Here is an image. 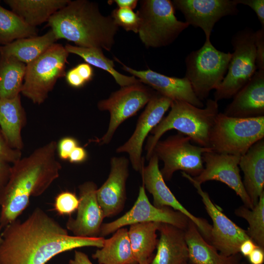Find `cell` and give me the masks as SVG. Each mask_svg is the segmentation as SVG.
Masks as SVG:
<instances>
[{"label":"cell","mask_w":264,"mask_h":264,"mask_svg":"<svg viewBox=\"0 0 264 264\" xmlns=\"http://www.w3.org/2000/svg\"><path fill=\"white\" fill-rule=\"evenodd\" d=\"M152 260H149V261H148V262H146V263H144V264H150V262H151Z\"/></svg>","instance_id":"cell-49"},{"label":"cell","mask_w":264,"mask_h":264,"mask_svg":"<svg viewBox=\"0 0 264 264\" xmlns=\"http://www.w3.org/2000/svg\"><path fill=\"white\" fill-rule=\"evenodd\" d=\"M79 200L75 193L63 191L57 195L54 210L60 216H70L78 207Z\"/></svg>","instance_id":"cell-35"},{"label":"cell","mask_w":264,"mask_h":264,"mask_svg":"<svg viewBox=\"0 0 264 264\" xmlns=\"http://www.w3.org/2000/svg\"><path fill=\"white\" fill-rule=\"evenodd\" d=\"M238 4H243L250 7L256 13L261 24L264 28V0H236Z\"/></svg>","instance_id":"cell-39"},{"label":"cell","mask_w":264,"mask_h":264,"mask_svg":"<svg viewBox=\"0 0 264 264\" xmlns=\"http://www.w3.org/2000/svg\"><path fill=\"white\" fill-rule=\"evenodd\" d=\"M78 188L79 203L77 215L75 219L71 217L68 218L66 229L75 236L98 237L105 217L97 200V186L92 181H87L79 185Z\"/></svg>","instance_id":"cell-18"},{"label":"cell","mask_w":264,"mask_h":264,"mask_svg":"<svg viewBox=\"0 0 264 264\" xmlns=\"http://www.w3.org/2000/svg\"><path fill=\"white\" fill-rule=\"evenodd\" d=\"M25 120L20 95L13 98L0 99V129L13 149L22 151L23 148L22 130Z\"/></svg>","instance_id":"cell-25"},{"label":"cell","mask_w":264,"mask_h":264,"mask_svg":"<svg viewBox=\"0 0 264 264\" xmlns=\"http://www.w3.org/2000/svg\"><path fill=\"white\" fill-rule=\"evenodd\" d=\"M87 158L86 150L83 147L78 146L71 152L68 160L72 163H80L85 161Z\"/></svg>","instance_id":"cell-42"},{"label":"cell","mask_w":264,"mask_h":264,"mask_svg":"<svg viewBox=\"0 0 264 264\" xmlns=\"http://www.w3.org/2000/svg\"><path fill=\"white\" fill-rule=\"evenodd\" d=\"M68 54L65 46L55 43L26 65L21 93L35 104L43 103L57 80L66 75Z\"/></svg>","instance_id":"cell-8"},{"label":"cell","mask_w":264,"mask_h":264,"mask_svg":"<svg viewBox=\"0 0 264 264\" xmlns=\"http://www.w3.org/2000/svg\"><path fill=\"white\" fill-rule=\"evenodd\" d=\"M264 249L259 246L255 248L247 257L251 264H263L264 262Z\"/></svg>","instance_id":"cell-44"},{"label":"cell","mask_w":264,"mask_h":264,"mask_svg":"<svg viewBox=\"0 0 264 264\" xmlns=\"http://www.w3.org/2000/svg\"><path fill=\"white\" fill-rule=\"evenodd\" d=\"M1 227H0V242L1 241Z\"/></svg>","instance_id":"cell-48"},{"label":"cell","mask_w":264,"mask_h":264,"mask_svg":"<svg viewBox=\"0 0 264 264\" xmlns=\"http://www.w3.org/2000/svg\"><path fill=\"white\" fill-rule=\"evenodd\" d=\"M57 40L50 29L42 36L20 39L0 46V56L11 57L27 65L43 54Z\"/></svg>","instance_id":"cell-27"},{"label":"cell","mask_w":264,"mask_h":264,"mask_svg":"<svg viewBox=\"0 0 264 264\" xmlns=\"http://www.w3.org/2000/svg\"><path fill=\"white\" fill-rule=\"evenodd\" d=\"M264 138V116L229 117L219 113L212 129L209 147L214 152L242 156Z\"/></svg>","instance_id":"cell-6"},{"label":"cell","mask_w":264,"mask_h":264,"mask_svg":"<svg viewBox=\"0 0 264 264\" xmlns=\"http://www.w3.org/2000/svg\"><path fill=\"white\" fill-rule=\"evenodd\" d=\"M57 40L66 39L76 46L110 51L118 30L110 16L103 15L98 4L87 0H69L47 21Z\"/></svg>","instance_id":"cell-3"},{"label":"cell","mask_w":264,"mask_h":264,"mask_svg":"<svg viewBox=\"0 0 264 264\" xmlns=\"http://www.w3.org/2000/svg\"><path fill=\"white\" fill-rule=\"evenodd\" d=\"M128 229L117 230L109 239L104 240L103 245L92 254L99 264H138L130 244Z\"/></svg>","instance_id":"cell-28"},{"label":"cell","mask_w":264,"mask_h":264,"mask_svg":"<svg viewBox=\"0 0 264 264\" xmlns=\"http://www.w3.org/2000/svg\"><path fill=\"white\" fill-rule=\"evenodd\" d=\"M237 264H239V263H238Z\"/></svg>","instance_id":"cell-51"},{"label":"cell","mask_w":264,"mask_h":264,"mask_svg":"<svg viewBox=\"0 0 264 264\" xmlns=\"http://www.w3.org/2000/svg\"><path fill=\"white\" fill-rule=\"evenodd\" d=\"M75 67L86 83L92 79L93 69L90 65L86 63H81Z\"/></svg>","instance_id":"cell-43"},{"label":"cell","mask_w":264,"mask_h":264,"mask_svg":"<svg viewBox=\"0 0 264 264\" xmlns=\"http://www.w3.org/2000/svg\"><path fill=\"white\" fill-rule=\"evenodd\" d=\"M189 137L178 132L156 143L153 153L163 162L160 171L165 181L170 180L174 173L178 170L193 177L198 176L202 171V155L212 150L193 145Z\"/></svg>","instance_id":"cell-10"},{"label":"cell","mask_w":264,"mask_h":264,"mask_svg":"<svg viewBox=\"0 0 264 264\" xmlns=\"http://www.w3.org/2000/svg\"><path fill=\"white\" fill-rule=\"evenodd\" d=\"M65 48L68 53L76 54L84 59L86 63L110 73L121 87L140 82L133 76H128L117 71L114 68L113 61L107 58L101 49L83 47L69 44L66 45Z\"/></svg>","instance_id":"cell-30"},{"label":"cell","mask_w":264,"mask_h":264,"mask_svg":"<svg viewBox=\"0 0 264 264\" xmlns=\"http://www.w3.org/2000/svg\"><path fill=\"white\" fill-rule=\"evenodd\" d=\"M11 169L10 164L0 161V194L8 182Z\"/></svg>","instance_id":"cell-41"},{"label":"cell","mask_w":264,"mask_h":264,"mask_svg":"<svg viewBox=\"0 0 264 264\" xmlns=\"http://www.w3.org/2000/svg\"><path fill=\"white\" fill-rule=\"evenodd\" d=\"M57 151V142L50 141L12 164L0 194L1 228L17 219L31 197L41 196L59 177L62 165L56 158Z\"/></svg>","instance_id":"cell-2"},{"label":"cell","mask_w":264,"mask_h":264,"mask_svg":"<svg viewBox=\"0 0 264 264\" xmlns=\"http://www.w3.org/2000/svg\"><path fill=\"white\" fill-rule=\"evenodd\" d=\"M241 156L218 153L211 151L204 153L202 160L205 166L202 171L193 179L201 184L207 181L217 180L232 189L241 198L244 205L252 209L253 206L246 192L240 175Z\"/></svg>","instance_id":"cell-15"},{"label":"cell","mask_w":264,"mask_h":264,"mask_svg":"<svg viewBox=\"0 0 264 264\" xmlns=\"http://www.w3.org/2000/svg\"><path fill=\"white\" fill-rule=\"evenodd\" d=\"M234 213L247 221V235L258 246L264 249V192L252 209L241 206L236 209Z\"/></svg>","instance_id":"cell-33"},{"label":"cell","mask_w":264,"mask_h":264,"mask_svg":"<svg viewBox=\"0 0 264 264\" xmlns=\"http://www.w3.org/2000/svg\"><path fill=\"white\" fill-rule=\"evenodd\" d=\"M149 161L148 165L142 168L140 175L143 186L153 196V205L158 208L169 207L182 213L196 225L208 242L212 226L205 219L193 215L177 200L165 183L159 169V159L154 154Z\"/></svg>","instance_id":"cell-17"},{"label":"cell","mask_w":264,"mask_h":264,"mask_svg":"<svg viewBox=\"0 0 264 264\" xmlns=\"http://www.w3.org/2000/svg\"><path fill=\"white\" fill-rule=\"evenodd\" d=\"M172 100L155 91L139 116L133 133L130 138L116 150L126 153L133 169L140 174L144 166L142 157L144 142L152 130L160 122L170 108Z\"/></svg>","instance_id":"cell-14"},{"label":"cell","mask_w":264,"mask_h":264,"mask_svg":"<svg viewBox=\"0 0 264 264\" xmlns=\"http://www.w3.org/2000/svg\"><path fill=\"white\" fill-rule=\"evenodd\" d=\"M256 66L258 70H264V28L255 32Z\"/></svg>","instance_id":"cell-37"},{"label":"cell","mask_w":264,"mask_h":264,"mask_svg":"<svg viewBox=\"0 0 264 264\" xmlns=\"http://www.w3.org/2000/svg\"><path fill=\"white\" fill-rule=\"evenodd\" d=\"M239 167L244 175L243 185L254 207L264 192V138L241 156Z\"/></svg>","instance_id":"cell-22"},{"label":"cell","mask_w":264,"mask_h":264,"mask_svg":"<svg viewBox=\"0 0 264 264\" xmlns=\"http://www.w3.org/2000/svg\"><path fill=\"white\" fill-rule=\"evenodd\" d=\"M231 43L233 52L227 73L214 93L217 102L233 98L257 69L255 31L248 27L240 30L233 36Z\"/></svg>","instance_id":"cell-9"},{"label":"cell","mask_w":264,"mask_h":264,"mask_svg":"<svg viewBox=\"0 0 264 264\" xmlns=\"http://www.w3.org/2000/svg\"><path fill=\"white\" fill-rule=\"evenodd\" d=\"M175 9L180 11L186 22L200 28L206 40L210 41L215 24L222 18L239 13L236 0H174Z\"/></svg>","instance_id":"cell-16"},{"label":"cell","mask_w":264,"mask_h":264,"mask_svg":"<svg viewBox=\"0 0 264 264\" xmlns=\"http://www.w3.org/2000/svg\"><path fill=\"white\" fill-rule=\"evenodd\" d=\"M189 220L185 215L172 208L154 206L149 201L142 185L139 187L137 199L132 208L118 219L103 223L99 237L104 238L127 225L148 222L168 223L185 230Z\"/></svg>","instance_id":"cell-12"},{"label":"cell","mask_w":264,"mask_h":264,"mask_svg":"<svg viewBox=\"0 0 264 264\" xmlns=\"http://www.w3.org/2000/svg\"><path fill=\"white\" fill-rule=\"evenodd\" d=\"M161 223L142 222L130 225L129 239L133 256L138 264L153 259V253L157 244L156 231Z\"/></svg>","instance_id":"cell-29"},{"label":"cell","mask_w":264,"mask_h":264,"mask_svg":"<svg viewBox=\"0 0 264 264\" xmlns=\"http://www.w3.org/2000/svg\"><path fill=\"white\" fill-rule=\"evenodd\" d=\"M129 161L124 156L112 157L108 177L97 189V200L105 218L118 214L125 206Z\"/></svg>","instance_id":"cell-19"},{"label":"cell","mask_w":264,"mask_h":264,"mask_svg":"<svg viewBox=\"0 0 264 264\" xmlns=\"http://www.w3.org/2000/svg\"><path fill=\"white\" fill-rule=\"evenodd\" d=\"M104 238L69 235L67 230L40 207L23 221L4 228L0 264H45L56 255L83 247L103 246Z\"/></svg>","instance_id":"cell-1"},{"label":"cell","mask_w":264,"mask_h":264,"mask_svg":"<svg viewBox=\"0 0 264 264\" xmlns=\"http://www.w3.org/2000/svg\"><path fill=\"white\" fill-rule=\"evenodd\" d=\"M223 114L229 117L251 118L264 116V70H257L233 97Z\"/></svg>","instance_id":"cell-21"},{"label":"cell","mask_w":264,"mask_h":264,"mask_svg":"<svg viewBox=\"0 0 264 264\" xmlns=\"http://www.w3.org/2000/svg\"><path fill=\"white\" fill-rule=\"evenodd\" d=\"M188 264V263L187 262V263H184V264Z\"/></svg>","instance_id":"cell-50"},{"label":"cell","mask_w":264,"mask_h":264,"mask_svg":"<svg viewBox=\"0 0 264 264\" xmlns=\"http://www.w3.org/2000/svg\"><path fill=\"white\" fill-rule=\"evenodd\" d=\"M138 1L137 0H109L108 3L111 4L115 2L118 6V8H128L132 10L136 8Z\"/></svg>","instance_id":"cell-47"},{"label":"cell","mask_w":264,"mask_h":264,"mask_svg":"<svg viewBox=\"0 0 264 264\" xmlns=\"http://www.w3.org/2000/svg\"><path fill=\"white\" fill-rule=\"evenodd\" d=\"M37 34L36 27L28 25L13 12L0 5V44L6 45Z\"/></svg>","instance_id":"cell-32"},{"label":"cell","mask_w":264,"mask_h":264,"mask_svg":"<svg viewBox=\"0 0 264 264\" xmlns=\"http://www.w3.org/2000/svg\"><path fill=\"white\" fill-rule=\"evenodd\" d=\"M69 264H93L88 255L80 251L75 250L73 259H70Z\"/></svg>","instance_id":"cell-45"},{"label":"cell","mask_w":264,"mask_h":264,"mask_svg":"<svg viewBox=\"0 0 264 264\" xmlns=\"http://www.w3.org/2000/svg\"><path fill=\"white\" fill-rule=\"evenodd\" d=\"M258 246L250 239H247L244 241L241 244L239 252L245 257H248L249 255Z\"/></svg>","instance_id":"cell-46"},{"label":"cell","mask_w":264,"mask_h":264,"mask_svg":"<svg viewBox=\"0 0 264 264\" xmlns=\"http://www.w3.org/2000/svg\"><path fill=\"white\" fill-rule=\"evenodd\" d=\"M70 0H4L11 11L28 25L36 27L48 21Z\"/></svg>","instance_id":"cell-26"},{"label":"cell","mask_w":264,"mask_h":264,"mask_svg":"<svg viewBox=\"0 0 264 264\" xmlns=\"http://www.w3.org/2000/svg\"><path fill=\"white\" fill-rule=\"evenodd\" d=\"M78 146V141L71 137L61 139L57 143V151L59 157L62 160H67L73 149Z\"/></svg>","instance_id":"cell-38"},{"label":"cell","mask_w":264,"mask_h":264,"mask_svg":"<svg viewBox=\"0 0 264 264\" xmlns=\"http://www.w3.org/2000/svg\"><path fill=\"white\" fill-rule=\"evenodd\" d=\"M65 75L67 83L73 88H80L87 83L75 67L69 70Z\"/></svg>","instance_id":"cell-40"},{"label":"cell","mask_w":264,"mask_h":264,"mask_svg":"<svg viewBox=\"0 0 264 264\" xmlns=\"http://www.w3.org/2000/svg\"><path fill=\"white\" fill-rule=\"evenodd\" d=\"M25 68V64L15 59L0 56V99L20 95Z\"/></svg>","instance_id":"cell-31"},{"label":"cell","mask_w":264,"mask_h":264,"mask_svg":"<svg viewBox=\"0 0 264 264\" xmlns=\"http://www.w3.org/2000/svg\"><path fill=\"white\" fill-rule=\"evenodd\" d=\"M181 174L197 190L212 220L213 225L208 242L223 255L230 256L238 254L241 243L250 239L246 230L238 226L223 213L213 203L208 194L202 189L201 185L196 182L192 176L184 172Z\"/></svg>","instance_id":"cell-13"},{"label":"cell","mask_w":264,"mask_h":264,"mask_svg":"<svg viewBox=\"0 0 264 264\" xmlns=\"http://www.w3.org/2000/svg\"><path fill=\"white\" fill-rule=\"evenodd\" d=\"M160 237L157 252L150 264H183L189 260L184 230L161 223L158 229Z\"/></svg>","instance_id":"cell-23"},{"label":"cell","mask_w":264,"mask_h":264,"mask_svg":"<svg viewBox=\"0 0 264 264\" xmlns=\"http://www.w3.org/2000/svg\"><path fill=\"white\" fill-rule=\"evenodd\" d=\"M22 151L12 148L0 129V161L13 164L22 157Z\"/></svg>","instance_id":"cell-36"},{"label":"cell","mask_w":264,"mask_h":264,"mask_svg":"<svg viewBox=\"0 0 264 264\" xmlns=\"http://www.w3.org/2000/svg\"><path fill=\"white\" fill-rule=\"evenodd\" d=\"M188 249L189 260L192 264H237L238 254L226 256L218 253L200 233L196 225L189 220L184 230Z\"/></svg>","instance_id":"cell-24"},{"label":"cell","mask_w":264,"mask_h":264,"mask_svg":"<svg viewBox=\"0 0 264 264\" xmlns=\"http://www.w3.org/2000/svg\"><path fill=\"white\" fill-rule=\"evenodd\" d=\"M231 56L229 52L218 50L211 41H205L201 47L187 56L185 77L201 101L206 99L210 92L216 89L221 84Z\"/></svg>","instance_id":"cell-7"},{"label":"cell","mask_w":264,"mask_h":264,"mask_svg":"<svg viewBox=\"0 0 264 264\" xmlns=\"http://www.w3.org/2000/svg\"><path fill=\"white\" fill-rule=\"evenodd\" d=\"M155 92L139 82L121 87L108 98L100 100L97 107L100 110L109 111L110 120L106 132L98 142L101 145L109 144L118 127L147 105Z\"/></svg>","instance_id":"cell-11"},{"label":"cell","mask_w":264,"mask_h":264,"mask_svg":"<svg viewBox=\"0 0 264 264\" xmlns=\"http://www.w3.org/2000/svg\"><path fill=\"white\" fill-rule=\"evenodd\" d=\"M137 14L140 19L138 33L147 48H159L172 44L189 26L177 19L170 0H142Z\"/></svg>","instance_id":"cell-5"},{"label":"cell","mask_w":264,"mask_h":264,"mask_svg":"<svg viewBox=\"0 0 264 264\" xmlns=\"http://www.w3.org/2000/svg\"><path fill=\"white\" fill-rule=\"evenodd\" d=\"M110 16L118 27H122L127 31L138 33L140 19L133 10L116 8L112 11Z\"/></svg>","instance_id":"cell-34"},{"label":"cell","mask_w":264,"mask_h":264,"mask_svg":"<svg viewBox=\"0 0 264 264\" xmlns=\"http://www.w3.org/2000/svg\"><path fill=\"white\" fill-rule=\"evenodd\" d=\"M167 116L152 130L148 138L145 149L148 160L156 143L170 130L189 137L199 146L209 147L211 132L219 113L218 102L207 99L205 106L200 108L185 101L173 100Z\"/></svg>","instance_id":"cell-4"},{"label":"cell","mask_w":264,"mask_h":264,"mask_svg":"<svg viewBox=\"0 0 264 264\" xmlns=\"http://www.w3.org/2000/svg\"><path fill=\"white\" fill-rule=\"evenodd\" d=\"M114 59L122 65L123 69L137 78L141 83L172 101H185L200 108L204 107L203 102L196 95L190 82L185 77L168 76L150 68L135 70L124 65L117 58Z\"/></svg>","instance_id":"cell-20"}]
</instances>
